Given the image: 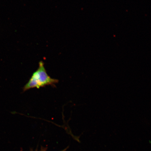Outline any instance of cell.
<instances>
[{
  "instance_id": "obj_1",
  "label": "cell",
  "mask_w": 151,
  "mask_h": 151,
  "mask_svg": "<svg viewBox=\"0 0 151 151\" xmlns=\"http://www.w3.org/2000/svg\"><path fill=\"white\" fill-rule=\"evenodd\" d=\"M59 82L57 79L51 78L47 74L42 61L39 62V67L34 72L28 82L25 85L22 90L24 92L31 88L45 87L50 86L55 87L56 84Z\"/></svg>"
},
{
  "instance_id": "obj_2",
  "label": "cell",
  "mask_w": 151,
  "mask_h": 151,
  "mask_svg": "<svg viewBox=\"0 0 151 151\" xmlns=\"http://www.w3.org/2000/svg\"><path fill=\"white\" fill-rule=\"evenodd\" d=\"M66 149H65V150H64L61 151H65L66 150Z\"/></svg>"
},
{
  "instance_id": "obj_3",
  "label": "cell",
  "mask_w": 151,
  "mask_h": 151,
  "mask_svg": "<svg viewBox=\"0 0 151 151\" xmlns=\"http://www.w3.org/2000/svg\"></svg>"
}]
</instances>
